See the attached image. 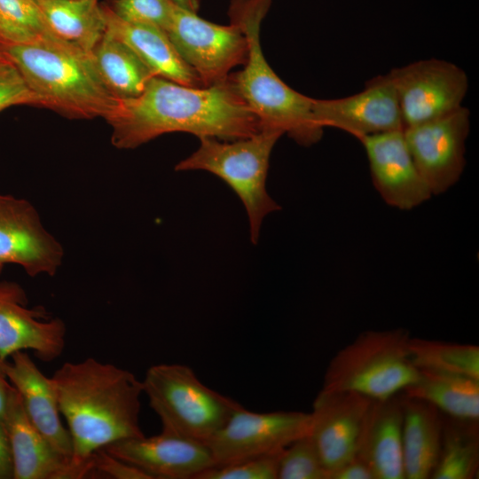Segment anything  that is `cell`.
Returning <instances> with one entry per match:
<instances>
[{"mask_svg": "<svg viewBox=\"0 0 479 479\" xmlns=\"http://www.w3.org/2000/svg\"><path fill=\"white\" fill-rule=\"evenodd\" d=\"M105 120L118 149H133L172 132L232 141L262 130L231 74L220 82L200 88L153 76L140 95L117 99Z\"/></svg>", "mask_w": 479, "mask_h": 479, "instance_id": "obj_1", "label": "cell"}, {"mask_svg": "<svg viewBox=\"0 0 479 479\" xmlns=\"http://www.w3.org/2000/svg\"><path fill=\"white\" fill-rule=\"evenodd\" d=\"M51 379L71 437L74 479L92 475L91 458L98 450L145 436L142 381L130 371L88 357L63 364Z\"/></svg>", "mask_w": 479, "mask_h": 479, "instance_id": "obj_2", "label": "cell"}, {"mask_svg": "<svg viewBox=\"0 0 479 479\" xmlns=\"http://www.w3.org/2000/svg\"><path fill=\"white\" fill-rule=\"evenodd\" d=\"M0 51L16 66L43 107L68 118L105 119L117 103L92 53L54 33Z\"/></svg>", "mask_w": 479, "mask_h": 479, "instance_id": "obj_3", "label": "cell"}, {"mask_svg": "<svg viewBox=\"0 0 479 479\" xmlns=\"http://www.w3.org/2000/svg\"><path fill=\"white\" fill-rule=\"evenodd\" d=\"M272 0H232L231 23L245 35L248 52L243 68L231 76L263 129L287 134L302 146L318 143L324 128L316 117V98L289 87L272 70L260 43L261 24Z\"/></svg>", "mask_w": 479, "mask_h": 479, "instance_id": "obj_4", "label": "cell"}, {"mask_svg": "<svg viewBox=\"0 0 479 479\" xmlns=\"http://www.w3.org/2000/svg\"><path fill=\"white\" fill-rule=\"evenodd\" d=\"M283 133L263 129L232 141L204 137L199 148L178 162L175 169L205 170L224 180L242 201L249 221L250 240L255 244L264 217L280 206L266 189L271 151Z\"/></svg>", "mask_w": 479, "mask_h": 479, "instance_id": "obj_5", "label": "cell"}, {"mask_svg": "<svg viewBox=\"0 0 479 479\" xmlns=\"http://www.w3.org/2000/svg\"><path fill=\"white\" fill-rule=\"evenodd\" d=\"M404 328L370 330L358 334L329 362L322 389L353 391L372 400L397 395L418 377Z\"/></svg>", "mask_w": 479, "mask_h": 479, "instance_id": "obj_6", "label": "cell"}, {"mask_svg": "<svg viewBox=\"0 0 479 479\" xmlns=\"http://www.w3.org/2000/svg\"><path fill=\"white\" fill-rule=\"evenodd\" d=\"M161 431L207 444L240 405L206 386L182 364L150 366L142 381Z\"/></svg>", "mask_w": 479, "mask_h": 479, "instance_id": "obj_7", "label": "cell"}, {"mask_svg": "<svg viewBox=\"0 0 479 479\" xmlns=\"http://www.w3.org/2000/svg\"><path fill=\"white\" fill-rule=\"evenodd\" d=\"M166 34L204 87L225 80L233 67L247 61V38L232 23L215 24L176 5Z\"/></svg>", "mask_w": 479, "mask_h": 479, "instance_id": "obj_8", "label": "cell"}, {"mask_svg": "<svg viewBox=\"0 0 479 479\" xmlns=\"http://www.w3.org/2000/svg\"><path fill=\"white\" fill-rule=\"evenodd\" d=\"M387 75L397 96L404 129L462 106L469 86L464 69L435 58L392 68Z\"/></svg>", "mask_w": 479, "mask_h": 479, "instance_id": "obj_9", "label": "cell"}, {"mask_svg": "<svg viewBox=\"0 0 479 479\" xmlns=\"http://www.w3.org/2000/svg\"><path fill=\"white\" fill-rule=\"evenodd\" d=\"M310 413L256 412L241 404L207 443L215 466L277 453L310 435Z\"/></svg>", "mask_w": 479, "mask_h": 479, "instance_id": "obj_10", "label": "cell"}, {"mask_svg": "<svg viewBox=\"0 0 479 479\" xmlns=\"http://www.w3.org/2000/svg\"><path fill=\"white\" fill-rule=\"evenodd\" d=\"M469 131L470 111L463 106L403 130L412 160L433 196L459 181L466 166Z\"/></svg>", "mask_w": 479, "mask_h": 479, "instance_id": "obj_11", "label": "cell"}, {"mask_svg": "<svg viewBox=\"0 0 479 479\" xmlns=\"http://www.w3.org/2000/svg\"><path fill=\"white\" fill-rule=\"evenodd\" d=\"M63 256L61 244L44 228L35 208L0 193V266L18 264L30 277L54 276Z\"/></svg>", "mask_w": 479, "mask_h": 479, "instance_id": "obj_12", "label": "cell"}, {"mask_svg": "<svg viewBox=\"0 0 479 479\" xmlns=\"http://www.w3.org/2000/svg\"><path fill=\"white\" fill-rule=\"evenodd\" d=\"M25 290L17 283L0 281V362L17 351L33 350L43 362L61 356L67 327L45 310L27 308Z\"/></svg>", "mask_w": 479, "mask_h": 479, "instance_id": "obj_13", "label": "cell"}, {"mask_svg": "<svg viewBox=\"0 0 479 479\" xmlns=\"http://www.w3.org/2000/svg\"><path fill=\"white\" fill-rule=\"evenodd\" d=\"M316 116L322 128H335L357 139L404 130L397 96L387 74L367 81L356 94L317 98Z\"/></svg>", "mask_w": 479, "mask_h": 479, "instance_id": "obj_14", "label": "cell"}, {"mask_svg": "<svg viewBox=\"0 0 479 479\" xmlns=\"http://www.w3.org/2000/svg\"><path fill=\"white\" fill-rule=\"evenodd\" d=\"M358 140L367 157L373 185L385 203L407 211L433 196L412 160L403 130Z\"/></svg>", "mask_w": 479, "mask_h": 479, "instance_id": "obj_15", "label": "cell"}, {"mask_svg": "<svg viewBox=\"0 0 479 479\" xmlns=\"http://www.w3.org/2000/svg\"><path fill=\"white\" fill-rule=\"evenodd\" d=\"M103 449L152 479H196L215 466L207 444L162 431L153 436L115 442Z\"/></svg>", "mask_w": 479, "mask_h": 479, "instance_id": "obj_16", "label": "cell"}, {"mask_svg": "<svg viewBox=\"0 0 479 479\" xmlns=\"http://www.w3.org/2000/svg\"><path fill=\"white\" fill-rule=\"evenodd\" d=\"M371 402L353 391L321 389L316 397L310 412V436L328 475L356 455L360 428Z\"/></svg>", "mask_w": 479, "mask_h": 479, "instance_id": "obj_17", "label": "cell"}, {"mask_svg": "<svg viewBox=\"0 0 479 479\" xmlns=\"http://www.w3.org/2000/svg\"><path fill=\"white\" fill-rule=\"evenodd\" d=\"M0 366L20 397L25 412L39 433L62 456L71 460L73 447L60 419L54 382L25 351H17Z\"/></svg>", "mask_w": 479, "mask_h": 479, "instance_id": "obj_18", "label": "cell"}, {"mask_svg": "<svg viewBox=\"0 0 479 479\" xmlns=\"http://www.w3.org/2000/svg\"><path fill=\"white\" fill-rule=\"evenodd\" d=\"M403 419V401L398 394L383 400H372L365 412L356 456L370 467L374 479H405Z\"/></svg>", "mask_w": 479, "mask_h": 479, "instance_id": "obj_19", "label": "cell"}, {"mask_svg": "<svg viewBox=\"0 0 479 479\" xmlns=\"http://www.w3.org/2000/svg\"><path fill=\"white\" fill-rule=\"evenodd\" d=\"M4 426L11 449L13 479H74L70 460L33 426L15 389Z\"/></svg>", "mask_w": 479, "mask_h": 479, "instance_id": "obj_20", "label": "cell"}, {"mask_svg": "<svg viewBox=\"0 0 479 479\" xmlns=\"http://www.w3.org/2000/svg\"><path fill=\"white\" fill-rule=\"evenodd\" d=\"M106 31L122 41L142 59L154 76L175 82L204 87L192 68L180 57L165 31L124 21L103 5Z\"/></svg>", "mask_w": 479, "mask_h": 479, "instance_id": "obj_21", "label": "cell"}, {"mask_svg": "<svg viewBox=\"0 0 479 479\" xmlns=\"http://www.w3.org/2000/svg\"><path fill=\"white\" fill-rule=\"evenodd\" d=\"M402 452L405 479H427L436 465L442 442L441 412L423 400L402 397Z\"/></svg>", "mask_w": 479, "mask_h": 479, "instance_id": "obj_22", "label": "cell"}, {"mask_svg": "<svg viewBox=\"0 0 479 479\" xmlns=\"http://www.w3.org/2000/svg\"><path fill=\"white\" fill-rule=\"evenodd\" d=\"M416 381L402 392L434 405L450 418L478 421L479 379L465 374L418 369Z\"/></svg>", "mask_w": 479, "mask_h": 479, "instance_id": "obj_23", "label": "cell"}, {"mask_svg": "<svg viewBox=\"0 0 479 479\" xmlns=\"http://www.w3.org/2000/svg\"><path fill=\"white\" fill-rule=\"evenodd\" d=\"M50 29L59 38L92 51L106 30L99 0H39Z\"/></svg>", "mask_w": 479, "mask_h": 479, "instance_id": "obj_24", "label": "cell"}, {"mask_svg": "<svg viewBox=\"0 0 479 479\" xmlns=\"http://www.w3.org/2000/svg\"><path fill=\"white\" fill-rule=\"evenodd\" d=\"M91 53L106 86L118 99L140 95L154 76L132 49L106 30Z\"/></svg>", "mask_w": 479, "mask_h": 479, "instance_id": "obj_25", "label": "cell"}, {"mask_svg": "<svg viewBox=\"0 0 479 479\" xmlns=\"http://www.w3.org/2000/svg\"><path fill=\"white\" fill-rule=\"evenodd\" d=\"M478 468V421L443 420L440 452L430 478L473 479Z\"/></svg>", "mask_w": 479, "mask_h": 479, "instance_id": "obj_26", "label": "cell"}, {"mask_svg": "<svg viewBox=\"0 0 479 479\" xmlns=\"http://www.w3.org/2000/svg\"><path fill=\"white\" fill-rule=\"evenodd\" d=\"M408 349L417 369L456 373L479 379V347L476 345L411 337Z\"/></svg>", "mask_w": 479, "mask_h": 479, "instance_id": "obj_27", "label": "cell"}, {"mask_svg": "<svg viewBox=\"0 0 479 479\" xmlns=\"http://www.w3.org/2000/svg\"><path fill=\"white\" fill-rule=\"evenodd\" d=\"M53 33L34 0H0V47L25 44Z\"/></svg>", "mask_w": 479, "mask_h": 479, "instance_id": "obj_28", "label": "cell"}, {"mask_svg": "<svg viewBox=\"0 0 479 479\" xmlns=\"http://www.w3.org/2000/svg\"><path fill=\"white\" fill-rule=\"evenodd\" d=\"M327 478V471L310 435L295 440L282 451L278 479Z\"/></svg>", "mask_w": 479, "mask_h": 479, "instance_id": "obj_29", "label": "cell"}, {"mask_svg": "<svg viewBox=\"0 0 479 479\" xmlns=\"http://www.w3.org/2000/svg\"><path fill=\"white\" fill-rule=\"evenodd\" d=\"M176 4L170 0H113L111 10L121 20L167 31Z\"/></svg>", "mask_w": 479, "mask_h": 479, "instance_id": "obj_30", "label": "cell"}, {"mask_svg": "<svg viewBox=\"0 0 479 479\" xmlns=\"http://www.w3.org/2000/svg\"><path fill=\"white\" fill-rule=\"evenodd\" d=\"M281 452L282 451L213 466L200 474L196 479H278Z\"/></svg>", "mask_w": 479, "mask_h": 479, "instance_id": "obj_31", "label": "cell"}, {"mask_svg": "<svg viewBox=\"0 0 479 479\" xmlns=\"http://www.w3.org/2000/svg\"><path fill=\"white\" fill-rule=\"evenodd\" d=\"M20 105L42 106V100L30 89L16 66L4 56L0 59V113Z\"/></svg>", "mask_w": 479, "mask_h": 479, "instance_id": "obj_32", "label": "cell"}, {"mask_svg": "<svg viewBox=\"0 0 479 479\" xmlns=\"http://www.w3.org/2000/svg\"><path fill=\"white\" fill-rule=\"evenodd\" d=\"M92 473L112 479H152L141 469L100 449L91 458Z\"/></svg>", "mask_w": 479, "mask_h": 479, "instance_id": "obj_33", "label": "cell"}, {"mask_svg": "<svg viewBox=\"0 0 479 479\" xmlns=\"http://www.w3.org/2000/svg\"><path fill=\"white\" fill-rule=\"evenodd\" d=\"M328 479H374L370 467L354 456L328 475Z\"/></svg>", "mask_w": 479, "mask_h": 479, "instance_id": "obj_34", "label": "cell"}, {"mask_svg": "<svg viewBox=\"0 0 479 479\" xmlns=\"http://www.w3.org/2000/svg\"><path fill=\"white\" fill-rule=\"evenodd\" d=\"M0 479H13L9 440L5 428L2 423H0Z\"/></svg>", "mask_w": 479, "mask_h": 479, "instance_id": "obj_35", "label": "cell"}, {"mask_svg": "<svg viewBox=\"0 0 479 479\" xmlns=\"http://www.w3.org/2000/svg\"><path fill=\"white\" fill-rule=\"evenodd\" d=\"M14 390L0 366V423L4 425L12 394Z\"/></svg>", "mask_w": 479, "mask_h": 479, "instance_id": "obj_36", "label": "cell"}, {"mask_svg": "<svg viewBox=\"0 0 479 479\" xmlns=\"http://www.w3.org/2000/svg\"><path fill=\"white\" fill-rule=\"evenodd\" d=\"M176 5L192 12H198L200 0H170Z\"/></svg>", "mask_w": 479, "mask_h": 479, "instance_id": "obj_37", "label": "cell"}, {"mask_svg": "<svg viewBox=\"0 0 479 479\" xmlns=\"http://www.w3.org/2000/svg\"><path fill=\"white\" fill-rule=\"evenodd\" d=\"M4 54L1 52V51H0V59H2V58H4Z\"/></svg>", "mask_w": 479, "mask_h": 479, "instance_id": "obj_38", "label": "cell"}, {"mask_svg": "<svg viewBox=\"0 0 479 479\" xmlns=\"http://www.w3.org/2000/svg\"><path fill=\"white\" fill-rule=\"evenodd\" d=\"M2 270H3V267L0 266V273H1Z\"/></svg>", "mask_w": 479, "mask_h": 479, "instance_id": "obj_39", "label": "cell"}, {"mask_svg": "<svg viewBox=\"0 0 479 479\" xmlns=\"http://www.w3.org/2000/svg\"><path fill=\"white\" fill-rule=\"evenodd\" d=\"M34 1H35L37 3L39 0H34Z\"/></svg>", "mask_w": 479, "mask_h": 479, "instance_id": "obj_40", "label": "cell"}]
</instances>
